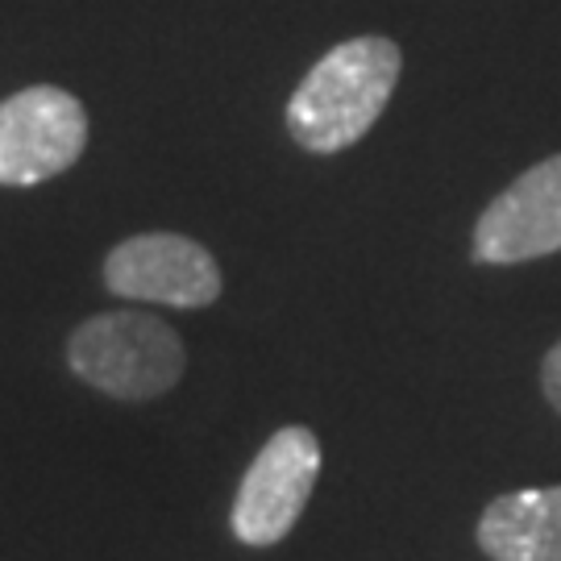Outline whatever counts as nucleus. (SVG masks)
<instances>
[{
    "label": "nucleus",
    "mask_w": 561,
    "mask_h": 561,
    "mask_svg": "<svg viewBox=\"0 0 561 561\" xmlns=\"http://www.w3.org/2000/svg\"><path fill=\"white\" fill-rule=\"evenodd\" d=\"M400 46L350 38L333 46L287 101V129L308 154H341L362 141L400 83Z\"/></svg>",
    "instance_id": "f257e3e1"
},
{
    "label": "nucleus",
    "mask_w": 561,
    "mask_h": 561,
    "mask_svg": "<svg viewBox=\"0 0 561 561\" xmlns=\"http://www.w3.org/2000/svg\"><path fill=\"white\" fill-rule=\"evenodd\" d=\"M67 362L88 387L113 400H154L187 366L180 333L146 312H101L67 341Z\"/></svg>",
    "instance_id": "f03ea898"
},
{
    "label": "nucleus",
    "mask_w": 561,
    "mask_h": 561,
    "mask_svg": "<svg viewBox=\"0 0 561 561\" xmlns=\"http://www.w3.org/2000/svg\"><path fill=\"white\" fill-rule=\"evenodd\" d=\"M321 474V442L312 428L287 424L271 442L259 449V458L250 461L245 479L233 500V537L250 549L279 545L304 507L312 500V486Z\"/></svg>",
    "instance_id": "7ed1b4c3"
},
{
    "label": "nucleus",
    "mask_w": 561,
    "mask_h": 561,
    "mask_svg": "<svg viewBox=\"0 0 561 561\" xmlns=\"http://www.w3.org/2000/svg\"><path fill=\"white\" fill-rule=\"evenodd\" d=\"M88 146L83 104L50 83L0 101V183L34 187L76 167Z\"/></svg>",
    "instance_id": "20e7f679"
},
{
    "label": "nucleus",
    "mask_w": 561,
    "mask_h": 561,
    "mask_svg": "<svg viewBox=\"0 0 561 561\" xmlns=\"http://www.w3.org/2000/svg\"><path fill=\"white\" fill-rule=\"evenodd\" d=\"M561 250V154L528 167L482 208L470 233V259L482 266H516Z\"/></svg>",
    "instance_id": "39448f33"
},
{
    "label": "nucleus",
    "mask_w": 561,
    "mask_h": 561,
    "mask_svg": "<svg viewBox=\"0 0 561 561\" xmlns=\"http://www.w3.org/2000/svg\"><path fill=\"white\" fill-rule=\"evenodd\" d=\"M104 287L121 300L204 308L221 296V266L201 241L180 233H138L104 259Z\"/></svg>",
    "instance_id": "423d86ee"
},
{
    "label": "nucleus",
    "mask_w": 561,
    "mask_h": 561,
    "mask_svg": "<svg viewBox=\"0 0 561 561\" xmlns=\"http://www.w3.org/2000/svg\"><path fill=\"white\" fill-rule=\"evenodd\" d=\"M474 537L491 561H561V482L491 500Z\"/></svg>",
    "instance_id": "0eeeda50"
},
{
    "label": "nucleus",
    "mask_w": 561,
    "mask_h": 561,
    "mask_svg": "<svg viewBox=\"0 0 561 561\" xmlns=\"http://www.w3.org/2000/svg\"><path fill=\"white\" fill-rule=\"evenodd\" d=\"M541 391H545V400L553 403V412L561 416V341L541 362Z\"/></svg>",
    "instance_id": "6e6552de"
}]
</instances>
